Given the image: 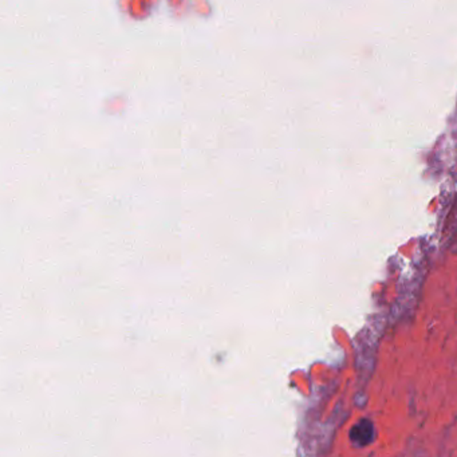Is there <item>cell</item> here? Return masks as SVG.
I'll list each match as a JSON object with an SVG mask.
<instances>
[{
	"label": "cell",
	"instance_id": "cell-1",
	"mask_svg": "<svg viewBox=\"0 0 457 457\" xmlns=\"http://www.w3.org/2000/svg\"><path fill=\"white\" fill-rule=\"evenodd\" d=\"M350 440L359 447H366L374 440V425L372 421L363 418L350 429Z\"/></svg>",
	"mask_w": 457,
	"mask_h": 457
}]
</instances>
